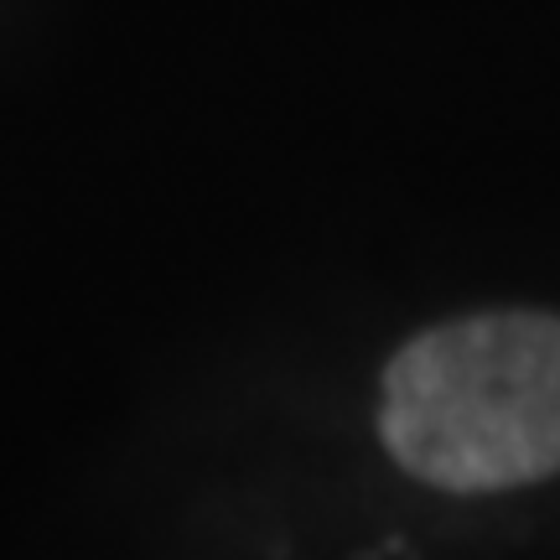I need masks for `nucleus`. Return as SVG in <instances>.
Segmentation results:
<instances>
[{"instance_id":"1","label":"nucleus","mask_w":560,"mask_h":560,"mask_svg":"<svg viewBox=\"0 0 560 560\" xmlns=\"http://www.w3.org/2000/svg\"><path fill=\"white\" fill-rule=\"evenodd\" d=\"M380 431L405 472L452 493L560 472V317L493 312L416 338L384 374Z\"/></svg>"}]
</instances>
